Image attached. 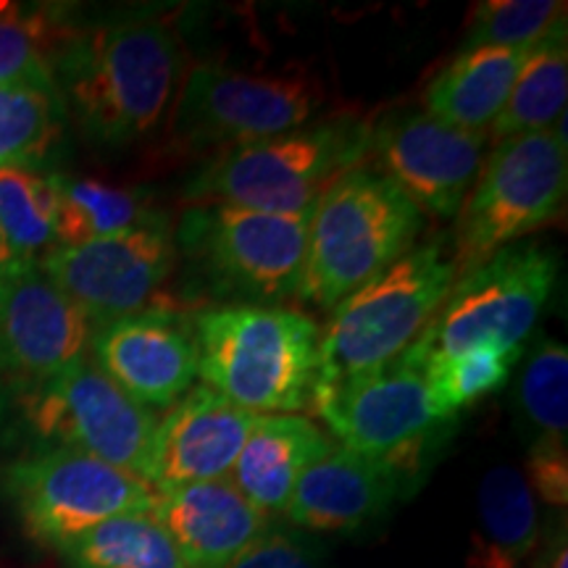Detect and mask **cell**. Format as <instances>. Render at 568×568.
I'll return each instance as SVG.
<instances>
[{
  "label": "cell",
  "instance_id": "obj_1",
  "mask_svg": "<svg viewBox=\"0 0 568 568\" xmlns=\"http://www.w3.org/2000/svg\"><path fill=\"white\" fill-rule=\"evenodd\" d=\"M182 80V42L161 21L74 30L53 63L63 109L103 148L134 145L159 130Z\"/></svg>",
  "mask_w": 568,
  "mask_h": 568
},
{
  "label": "cell",
  "instance_id": "obj_2",
  "mask_svg": "<svg viewBox=\"0 0 568 568\" xmlns=\"http://www.w3.org/2000/svg\"><path fill=\"white\" fill-rule=\"evenodd\" d=\"M193 322L197 376L253 416L311 406L318 368V326L282 305H209Z\"/></svg>",
  "mask_w": 568,
  "mask_h": 568
},
{
  "label": "cell",
  "instance_id": "obj_3",
  "mask_svg": "<svg viewBox=\"0 0 568 568\" xmlns=\"http://www.w3.org/2000/svg\"><path fill=\"white\" fill-rule=\"evenodd\" d=\"M456 280L450 237L437 234L347 295L318 337L311 400L400 358L422 337Z\"/></svg>",
  "mask_w": 568,
  "mask_h": 568
},
{
  "label": "cell",
  "instance_id": "obj_4",
  "mask_svg": "<svg viewBox=\"0 0 568 568\" xmlns=\"http://www.w3.org/2000/svg\"><path fill=\"white\" fill-rule=\"evenodd\" d=\"M372 122L329 116L276 138L216 153L190 176L195 205H234L261 213H314L339 176L364 166Z\"/></svg>",
  "mask_w": 568,
  "mask_h": 568
},
{
  "label": "cell",
  "instance_id": "obj_5",
  "mask_svg": "<svg viewBox=\"0 0 568 568\" xmlns=\"http://www.w3.org/2000/svg\"><path fill=\"white\" fill-rule=\"evenodd\" d=\"M424 230V213L393 182L358 166L326 190L308 224L297 297L335 311L347 295L403 258Z\"/></svg>",
  "mask_w": 568,
  "mask_h": 568
},
{
  "label": "cell",
  "instance_id": "obj_6",
  "mask_svg": "<svg viewBox=\"0 0 568 568\" xmlns=\"http://www.w3.org/2000/svg\"><path fill=\"white\" fill-rule=\"evenodd\" d=\"M552 247L518 240L485 264L458 276L422 337L397 364L426 374L429 368L477 347L524 353L558 287Z\"/></svg>",
  "mask_w": 568,
  "mask_h": 568
},
{
  "label": "cell",
  "instance_id": "obj_7",
  "mask_svg": "<svg viewBox=\"0 0 568 568\" xmlns=\"http://www.w3.org/2000/svg\"><path fill=\"white\" fill-rule=\"evenodd\" d=\"M308 224L311 213L193 205L174 243L219 305H276L301 293Z\"/></svg>",
  "mask_w": 568,
  "mask_h": 568
},
{
  "label": "cell",
  "instance_id": "obj_8",
  "mask_svg": "<svg viewBox=\"0 0 568 568\" xmlns=\"http://www.w3.org/2000/svg\"><path fill=\"white\" fill-rule=\"evenodd\" d=\"M6 393L34 450L67 447L142 481L151 477L159 416L113 385L95 361L80 358L51 379Z\"/></svg>",
  "mask_w": 568,
  "mask_h": 568
},
{
  "label": "cell",
  "instance_id": "obj_9",
  "mask_svg": "<svg viewBox=\"0 0 568 568\" xmlns=\"http://www.w3.org/2000/svg\"><path fill=\"white\" fill-rule=\"evenodd\" d=\"M568 142L531 132L495 142L456 213L453 261L464 276L497 251L556 222L566 205Z\"/></svg>",
  "mask_w": 568,
  "mask_h": 568
},
{
  "label": "cell",
  "instance_id": "obj_10",
  "mask_svg": "<svg viewBox=\"0 0 568 568\" xmlns=\"http://www.w3.org/2000/svg\"><path fill=\"white\" fill-rule=\"evenodd\" d=\"M322 101V88L308 77L197 63L184 74L169 111V140L182 153H224L305 126Z\"/></svg>",
  "mask_w": 568,
  "mask_h": 568
},
{
  "label": "cell",
  "instance_id": "obj_11",
  "mask_svg": "<svg viewBox=\"0 0 568 568\" xmlns=\"http://www.w3.org/2000/svg\"><path fill=\"white\" fill-rule=\"evenodd\" d=\"M0 487L27 535L59 550L116 516L153 514L159 497L148 481L67 447L17 458L3 468Z\"/></svg>",
  "mask_w": 568,
  "mask_h": 568
},
{
  "label": "cell",
  "instance_id": "obj_12",
  "mask_svg": "<svg viewBox=\"0 0 568 568\" xmlns=\"http://www.w3.org/2000/svg\"><path fill=\"white\" fill-rule=\"evenodd\" d=\"M311 406L347 450L389 460L422 477L424 460L456 429L439 414L426 376L393 361L382 372L318 395Z\"/></svg>",
  "mask_w": 568,
  "mask_h": 568
},
{
  "label": "cell",
  "instance_id": "obj_13",
  "mask_svg": "<svg viewBox=\"0 0 568 568\" xmlns=\"http://www.w3.org/2000/svg\"><path fill=\"white\" fill-rule=\"evenodd\" d=\"M180 264L169 222L74 247H55L42 274L88 318L92 332L122 318L174 308L163 287Z\"/></svg>",
  "mask_w": 568,
  "mask_h": 568
},
{
  "label": "cell",
  "instance_id": "obj_14",
  "mask_svg": "<svg viewBox=\"0 0 568 568\" xmlns=\"http://www.w3.org/2000/svg\"><path fill=\"white\" fill-rule=\"evenodd\" d=\"M487 132H466L426 111H393L372 124L368 155L424 216L453 219L485 161Z\"/></svg>",
  "mask_w": 568,
  "mask_h": 568
},
{
  "label": "cell",
  "instance_id": "obj_15",
  "mask_svg": "<svg viewBox=\"0 0 568 568\" xmlns=\"http://www.w3.org/2000/svg\"><path fill=\"white\" fill-rule=\"evenodd\" d=\"M92 326L40 266L0 276V387L38 385L84 358Z\"/></svg>",
  "mask_w": 568,
  "mask_h": 568
},
{
  "label": "cell",
  "instance_id": "obj_16",
  "mask_svg": "<svg viewBox=\"0 0 568 568\" xmlns=\"http://www.w3.org/2000/svg\"><path fill=\"white\" fill-rule=\"evenodd\" d=\"M101 372L134 403L169 408L195 387L197 347L193 322L176 308H155L92 332Z\"/></svg>",
  "mask_w": 568,
  "mask_h": 568
},
{
  "label": "cell",
  "instance_id": "obj_17",
  "mask_svg": "<svg viewBox=\"0 0 568 568\" xmlns=\"http://www.w3.org/2000/svg\"><path fill=\"white\" fill-rule=\"evenodd\" d=\"M255 416L211 387H190L159 416L151 456L155 493L230 477Z\"/></svg>",
  "mask_w": 568,
  "mask_h": 568
},
{
  "label": "cell",
  "instance_id": "obj_18",
  "mask_svg": "<svg viewBox=\"0 0 568 568\" xmlns=\"http://www.w3.org/2000/svg\"><path fill=\"white\" fill-rule=\"evenodd\" d=\"M410 477L389 460L368 458L335 447L303 474L284 516L297 529L355 531L364 529L410 493Z\"/></svg>",
  "mask_w": 568,
  "mask_h": 568
},
{
  "label": "cell",
  "instance_id": "obj_19",
  "mask_svg": "<svg viewBox=\"0 0 568 568\" xmlns=\"http://www.w3.org/2000/svg\"><path fill=\"white\" fill-rule=\"evenodd\" d=\"M153 516L187 568H226L272 527V518L251 506L230 477L159 493Z\"/></svg>",
  "mask_w": 568,
  "mask_h": 568
},
{
  "label": "cell",
  "instance_id": "obj_20",
  "mask_svg": "<svg viewBox=\"0 0 568 568\" xmlns=\"http://www.w3.org/2000/svg\"><path fill=\"white\" fill-rule=\"evenodd\" d=\"M332 450V439L295 414L255 416L251 435L234 460L230 481L268 518L284 514L305 471Z\"/></svg>",
  "mask_w": 568,
  "mask_h": 568
},
{
  "label": "cell",
  "instance_id": "obj_21",
  "mask_svg": "<svg viewBox=\"0 0 568 568\" xmlns=\"http://www.w3.org/2000/svg\"><path fill=\"white\" fill-rule=\"evenodd\" d=\"M531 48H460L424 88V111L458 130L487 132L500 116Z\"/></svg>",
  "mask_w": 568,
  "mask_h": 568
},
{
  "label": "cell",
  "instance_id": "obj_22",
  "mask_svg": "<svg viewBox=\"0 0 568 568\" xmlns=\"http://www.w3.org/2000/svg\"><path fill=\"white\" fill-rule=\"evenodd\" d=\"M539 539V506L521 468L506 464L489 468L477 493L468 568L529 566Z\"/></svg>",
  "mask_w": 568,
  "mask_h": 568
},
{
  "label": "cell",
  "instance_id": "obj_23",
  "mask_svg": "<svg viewBox=\"0 0 568 568\" xmlns=\"http://www.w3.org/2000/svg\"><path fill=\"white\" fill-rule=\"evenodd\" d=\"M568 98V32L566 17L531 48L500 116L489 124L487 140H510L548 132L566 113Z\"/></svg>",
  "mask_w": 568,
  "mask_h": 568
},
{
  "label": "cell",
  "instance_id": "obj_24",
  "mask_svg": "<svg viewBox=\"0 0 568 568\" xmlns=\"http://www.w3.org/2000/svg\"><path fill=\"white\" fill-rule=\"evenodd\" d=\"M55 184H59L55 247L95 243V240L166 222V216L134 190L61 174H55Z\"/></svg>",
  "mask_w": 568,
  "mask_h": 568
},
{
  "label": "cell",
  "instance_id": "obj_25",
  "mask_svg": "<svg viewBox=\"0 0 568 568\" xmlns=\"http://www.w3.org/2000/svg\"><path fill=\"white\" fill-rule=\"evenodd\" d=\"M59 184L40 169H0V243L11 268L40 266L55 251Z\"/></svg>",
  "mask_w": 568,
  "mask_h": 568
},
{
  "label": "cell",
  "instance_id": "obj_26",
  "mask_svg": "<svg viewBox=\"0 0 568 568\" xmlns=\"http://www.w3.org/2000/svg\"><path fill=\"white\" fill-rule=\"evenodd\" d=\"M71 568H187L153 514L116 516L61 548Z\"/></svg>",
  "mask_w": 568,
  "mask_h": 568
},
{
  "label": "cell",
  "instance_id": "obj_27",
  "mask_svg": "<svg viewBox=\"0 0 568 568\" xmlns=\"http://www.w3.org/2000/svg\"><path fill=\"white\" fill-rule=\"evenodd\" d=\"M63 116L55 88L0 84V169H38L61 140Z\"/></svg>",
  "mask_w": 568,
  "mask_h": 568
},
{
  "label": "cell",
  "instance_id": "obj_28",
  "mask_svg": "<svg viewBox=\"0 0 568 568\" xmlns=\"http://www.w3.org/2000/svg\"><path fill=\"white\" fill-rule=\"evenodd\" d=\"M518 426L529 450L566 447L568 437V351L558 339H539L518 379Z\"/></svg>",
  "mask_w": 568,
  "mask_h": 568
},
{
  "label": "cell",
  "instance_id": "obj_29",
  "mask_svg": "<svg viewBox=\"0 0 568 568\" xmlns=\"http://www.w3.org/2000/svg\"><path fill=\"white\" fill-rule=\"evenodd\" d=\"M71 32L59 13L0 3V84L55 88L53 63Z\"/></svg>",
  "mask_w": 568,
  "mask_h": 568
},
{
  "label": "cell",
  "instance_id": "obj_30",
  "mask_svg": "<svg viewBox=\"0 0 568 568\" xmlns=\"http://www.w3.org/2000/svg\"><path fill=\"white\" fill-rule=\"evenodd\" d=\"M521 355L500 353L495 347H477V351L460 353L426 372V385L435 397L439 414L456 418L481 397L495 393L508 382L510 372Z\"/></svg>",
  "mask_w": 568,
  "mask_h": 568
},
{
  "label": "cell",
  "instance_id": "obj_31",
  "mask_svg": "<svg viewBox=\"0 0 568 568\" xmlns=\"http://www.w3.org/2000/svg\"><path fill=\"white\" fill-rule=\"evenodd\" d=\"M564 17V0H485L474 6L460 48H531Z\"/></svg>",
  "mask_w": 568,
  "mask_h": 568
},
{
  "label": "cell",
  "instance_id": "obj_32",
  "mask_svg": "<svg viewBox=\"0 0 568 568\" xmlns=\"http://www.w3.org/2000/svg\"><path fill=\"white\" fill-rule=\"evenodd\" d=\"M226 568H324V548L303 531L272 524Z\"/></svg>",
  "mask_w": 568,
  "mask_h": 568
},
{
  "label": "cell",
  "instance_id": "obj_33",
  "mask_svg": "<svg viewBox=\"0 0 568 568\" xmlns=\"http://www.w3.org/2000/svg\"><path fill=\"white\" fill-rule=\"evenodd\" d=\"M531 493L550 508L566 510L568 503V447H539L529 450L527 474Z\"/></svg>",
  "mask_w": 568,
  "mask_h": 568
},
{
  "label": "cell",
  "instance_id": "obj_34",
  "mask_svg": "<svg viewBox=\"0 0 568 568\" xmlns=\"http://www.w3.org/2000/svg\"><path fill=\"white\" fill-rule=\"evenodd\" d=\"M527 568H568V537L564 516H560V521H552L548 535L539 539Z\"/></svg>",
  "mask_w": 568,
  "mask_h": 568
},
{
  "label": "cell",
  "instance_id": "obj_35",
  "mask_svg": "<svg viewBox=\"0 0 568 568\" xmlns=\"http://www.w3.org/2000/svg\"><path fill=\"white\" fill-rule=\"evenodd\" d=\"M9 272H17V268H11L9 255H6V251H3V243H0V276L9 274Z\"/></svg>",
  "mask_w": 568,
  "mask_h": 568
}]
</instances>
